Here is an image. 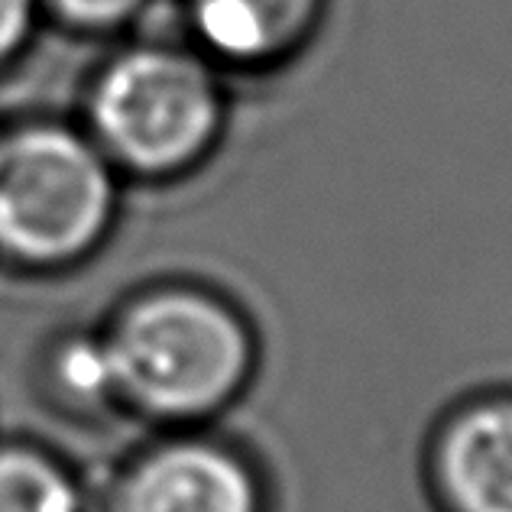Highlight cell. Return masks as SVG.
Wrapping results in <instances>:
<instances>
[{
  "label": "cell",
  "mask_w": 512,
  "mask_h": 512,
  "mask_svg": "<svg viewBox=\"0 0 512 512\" xmlns=\"http://www.w3.org/2000/svg\"><path fill=\"white\" fill-rule=\"evenodd\" d=\"M101 334L120 412L159 428H205L260 373L250 315L205 282H153L120 302Z\"/></svg>",
  "instance_id": "1"
},
{
  "label": "cell",
  "mask_w": 512,
  "mask_h": 512,
  "mask_svg": "<svg viewBox=\"0 0 512 512\" xmlns=\"http://www.w3.org/2000/svg\"><path fill=\"white\" fill-rule=\"evenodd\" d=\"M234 82L188 39H130L88 78L82 130L124 182L201 172L227 140Z\"/></svg>",
  "instance_id": "2"
},
{
  "label": "cell",
  "mask_w": 512,
  "mask_h": 512,
  "mask_svg": "<svg viewBox=\"0 0 512 512\" xmlns=\"http://www.w3.org/2000/svg\"><path fill=\"white\" fill-rule=\"evenodd\" d=\"M124 179L82 124L33 117L0 127V263L59 273L111 237Z\"/></svg>",
  "instance_id": "3"
},
{
  "label": "cell",
  "mask_w": 512,
  "mask_h": 512,
  "mask_svg": "<svg viewBox=\"0 0 512 512\" xmlns=\"http://www.w3.org/2000/svg\"><path fill=\"white\" fill-rule=\"evenodd\" d=\"M111 512H269L263 467L205 428H166L120 467Z\"/></svg>",
  "instance_id": "4"
},
{
  "label": "cell",
  "mask_w": 512,
  "mask_h": 512,
  "mask_svg": "<svg viewBox=\"0 0 512 512\" xmlns=\"http://www.w3.org/2000/svg\"><path fill=\"white\" fill-rule=\"evenodd\" d=\"M182 39L231 82H263L299 65L325 33L331 0H175Z\"/></svg>",
  "instance_id": "5"
},
{
  "label": "cell",
  "mask_w": 512,
  "mask_h": 512,
  "mask_svg": "<svg viewBox=\"0 0 512 512\" xmlns=\"http://www.w3.org/2000/svg\"><path fill=\"white\" fill-rule=\"evenodd\" d=\"M425 483L438 512H512V389L474 393L441 415Z\"/></svg>",
  "instance_id": "6"
},
{
  "label": "cell",
  "mask_w": 512,
  "mask_h": 512,
  "mask_svg": "<svg viewBox=\"0 0 512 512\" xmlns=\"http://www.w3.org/2000/svg\"><path fill=\"white\" fill-rule=\"evenodd\" d=\"M0 512H88L72 467L36 444L0 441Z\"/></svg>",
  "instance_id": "7"
},
{
  "label": "cell",
  "mask_w": 512,
  "mask_h": 512,
  "mask_svg": "<svg viewBox=\"0 0 512 512\" xmlns=\"http://www.w3.org/2000/svg\"><path fill=\"white\" fill-rule=\"evenodd\" d=\"M49 396L78 415H98L117 406V386L104 334L69 331L49 344L43 363Z\"/></svg>",
  "instance_id": "8"
},
{
  "label": "cell",
  "mask_w": 512,
  "mask_h": 512,
  "mask_svg": "<svg viewBox=\"0 0 512 512\" xmlns=\"http://www.w3.org/2000/svg\"><path fill=\"white\" fill-rule=\"evenodd\" d=\"M156 0H36L39 20L75 36H124Z\"/></svg>",
  "instance_id": "9"
},
{
  "label": "cell",
  "mask_w": 512,
  "mask_h": 512,
  "mask_svg": "<svg viewBox=\"0 0 512 512\" xmlns=\"http://www.w3.org/2000/svg\"><path fill=\"white\" fill-rule=\"evenodd\" d=\"M39 26L36 0H0V72L17 62Z\"/></svg>",
  "instance_id": "10"
}]
</instances>
